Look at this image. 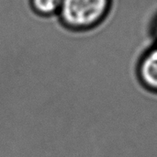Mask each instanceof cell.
<instances>
[{"label":"cell","instance_id":"6da1fadb","mask_svg":"<svg viewBox=\"0 0 157 157\" xmlns=\"http://www.w3.org/2000/svg\"><path fill=\"white\" fill-rule=\"evenodd\" d=\"M110 0H63L59 17L71 30H86L98 26L107 16Z\"/></svg>","mask_w":157,"mask_h":157},{"label":"cell","instance_id":"7a4b0ae2","mask_svg":"<svg viewBox=\"0 0 157 157\" xmlns=\"http://www.w3.org/2000/svg\"><path fill=\"white\" fill-rule=\"evenodd\" d=\"M139 78L152 92L157 93V46L148 50L138 66Z\"/></svg>","mask_w":157,"mask_h":157},{"label":"cell","instance_id":"3957f363","mask_svg":"<svg viewBox=\"0 0 157 157\" xmlns=\"http://www.w3.org/2000/svg\"><path fill=\"white\" fill-rule=\"evenodd\" d=\"M63 0H30L32 10L41 17H51L59 13Z\"/></svg>","mask_w":157,"mask_h":157},{"label":"cell","instance_id":"277c9868","mask_svg":"<svg viewBox=\"0 0 157 157\" xmlns=\"http://www.w3.org/2000/svg\"><path fill=\"white\" fill-rule=\"evenodd\" d=\"M154 34H155V38L157 41V20L155 21V25L154 26Z\"/></svg>","mask_w":157,"mask_h":157}]
</instances>
